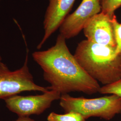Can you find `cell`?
Wrapping results in <instances>:
<instances>
[{"label":"cell","instance_id":"cell-1","mask_svg":"<svg viewBox=\"0 0 121 121\" xmlns=\"http://www.w3.org/2000/svg\"><path fill=\"white\" fill-rule=\"evenodd\" d=\"M32 56L43 70L44 80L50 84L48 90L61 95L73 91L88 95L99 92V83L78 64L62 35H58L54 46L46 50L34 52Z\"/></svg>","mask_w":121,"mask_h":121},{"label":"cell","instance_id":"cell-3","mask_svg":"<svg viewBox=\"0 0 121 121\" xmlns=\"http://www.w3.org/2000/svg\"><path fill=\"white\" fill-rule=\"evenodd\" d=\"M60 105L65 112H78L86 120L90 117H99L110 120L121 113V97L112 94L93 99L74 97L62 94Z\"/></svg>","mask_w":121,"mask_h":121},{"label":"cell","instance_id":"cell-6","mask_svg":"<svg viewBox=\"0 0 121 121\" xmlns=\"http://www.w3.org/2000/svg\"><path fill=\"white\" fill-rule=\"evenodd\" d=\"M101 12L100 0H82L78 8L65 17L60 25V35L65 39L74 37L90 19Z\"/></svg>","mask_w":121,"mask_h":121},{"label":"cell","instance_id":"cell-12","mask_svg":"<svg viewBox=\"0 0 121 121\" xmlns=\"http://www.w3.org/2000/svg\"><path fill=\"white\" fill-rule=\"evenodd\" d=\"M114 37L116 43L115 53L117 55L121 53V23L117 22L116 16L112 20Z\"/></svg>","mask_w":121,"mask_h":121},{"label":"cell","instance_id":"cell-10","mask_svg":"<svg viewBox=\"0 0 121 121\" xmlns=\"http://www.w3.org/2000/svg\"><path fill=\"white\" fill-rule=\"evenodd\" d=\"M101 12L110 16L115 15V11L121 6V0H100Z\"/></svg>","mask_w":121,"mask_h":121},{"label":"cell","instance_id":"cell-11","mask_svg":"<svg viewBox=\"0 0 121 121\" xmlns=\"http://www.w3.org/2000/svg\"><path fill=\"white\" fill-rule=\"evenodd\" d=\"M99 92L103 94H114L121 97V78L116 82L101 86Z\"/></svg>","mask_w":121,"mask_h":121},{"label":"cell","instance_id":"cell-2","mask_svg":"<svg viewBox=\"0 0 121 121\" xmlns=\"http://www.w3.org/2000/svg\"><path fill=\"white\" fill-rule=\"evenodd\" d=\"M115 49L85 39L78 43L73 55L91 77L106 85L121 78V53L117 55Z\"/></svg>","mask_w":121,"mask_h":121},{"label":"cell","instance_id":"cell-15","mask_svg":"<svg viewBox=\"0 0 121 121\" xmlns=\"http://www.w3.org/2000/svg\"></svg>","mask_w":121,"mask_h":121},{"label":"cell","instance_id":"cell-14","mask_svg":"<svg viewBox=\"0 0 121 121\" xmlns=\"http://www.w3.org/2000/svg\"><path fill=\"white\" fill-rule=\"evenodd\" d=\"M1 60H2V57H1V56L0 55V62L1 61Z\"/></svg>","mask_w":121,"mask_h":121},{"label":"cell","instance_id":"cell-4","mask_svg":"<svg viewBox=\"0 0 121 121\" xmlns=\"http://www.w3.org/2000/svg\"><path fill=\"white\" fill-rule=\"evenodd\" d=\"M28 56L20 69L10 70L8 66L0 62V99H5L25 91H48L47 87L40 86L35 83L28 66Z\"/></svg>","mask_w":121,"mask_h":121},{"label":"cell","instance_id":"cell-13","mask_svg":"<svg viewBox=\"0 0 121 121\" xmlns=\"http://www.w3.org/2000/svg\"><path fill=\"white\" fill-rule=\"evenodd\" d=\"M14 121H35L29 117H19L17 119Z\"/></svg>","mask_w":121,"mask_h":121},{"label":"cell","instance_id":"cell-5","mask_svg":"<svg viewBox=\"0 0 121 121\" xmlns=\"http://www.w3.org/2000/svg\"><path fill=\"white\" fill-rule=\"evenodd\" d=\"M61 94L57 91L49 90L41 95H15L4 99L6 106L19 117L39 115L49 108L54 101L60 99Z\"/></svg>","mask_w":121,"mask_h":121},{"label":"cell","instance_id":"cell-7","mask_svg":"<svg viewBox=\"0 0 121 121\" xmlns=\"http://www.w3.org/2000/svg\"><path fill=\"white\" fill-rule=\"evenodd\" d=\"M115 16L101 12L92 17L82 29L86 39L93 43L116 48L112 24V20Z\"/></svg>","mask_w":121,"mask_h":121},{"label":"cell","instance_id":"cell-8","mask_svg":"<svg viewBox=\"0 0 121 121\" xmlns=\"http://www.w3.org/2000/svg\"><path fill=\"white\" fill-rule=\"evenodd\" d=\"M75 0H48L49 4L44 16V34L37 48L39 49L49 37L59 28L68 16Z\"/></svg>","mask_w":121,"mask_h":121},{"label":"cell","instance_id":"cell-9","mask_svg":"<svg viewBox=\"0 0 121 121\" xmlns=\"http://www.w3.org/2000/svg\"><path fill=\"white\" fill-rule=\"evenodd\" d=\"M48 121H86L81 114L78 112H65L60 114L55 112H51L47 117Z\"/></svg>","mask_w":121,"mask_h":121}]
</instances>
